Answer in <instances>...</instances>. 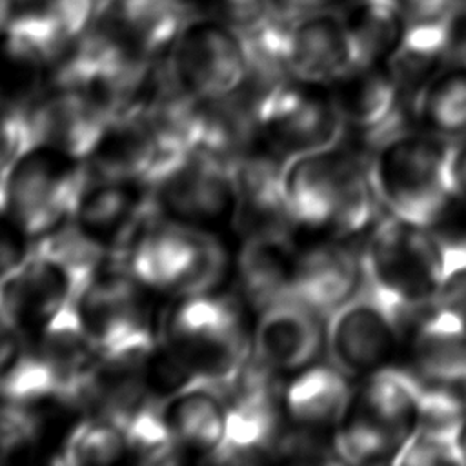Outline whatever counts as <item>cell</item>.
Here are the masks:
<instances>
[{
	"label": "cell",
	"mask_w": 466,
	"mask_h": 466,
	"mask_svg": "<svg viewBox=\"0 0 466 466\" xmlns=\"http://www.w3.org/2000/svg\"><path fill=\"white\" fill-rule=\"evenodd\" d=\"M451 186L455 200L466 206V138L453 142L451 149Z\"/></svg>",
	"instance_id": "obj_40"
},
{
	"label": "cell",
	"mask_w": 466,
	"mask_h": 466,
	"mask_svg": "<svg viewBox=\"0 0 466 466\" xmlns=\"http://www.w3.org/2000/svg\"><path fill=\"white\" fill-rule=\"evenodd\" d=\"M402 313L362 286L328 317L326 351L329 360L353 380L395 366L404 348Z\"/></svg>",
	"instance_id": "obj_11"
},
{
	"label": "cell",
	"mask_w": 466,
	"mask_h": 466,
	"mask_svg": "<svg viewBox=\"0 0 466 466\" xmlns=\"http://www.w3.org/2000/svg\"><path fill=\"white\" fill-rule=\"evenodd\" d=\"M13 9H15L13 0H0V35L4 33L9 20L13 18Z\"/></svg>",
	"instance_id": "obj_41"
},
{
	"label": "cell",
	"mask_w": 466,
	"mask_h": 466,
	"mask_svg": "<svg viewBox=\"0 0 466 466\" xmlns=\"http://www.w3.org/2000/svg\"><path fill=\"white\" fill-rule=\"evenodd\" d=\"M158 333L218 391L229 386L253 357V329L248 306L237 291L213 289L175 299Z\"/></svg>",
	"instance_id": "obj_5"
},
{
	"label": "cell",
	"mask_w": 466,
	"mask_h": 466,
	"mask_svg": "<svg viewBox=\"0 0 466 466\" xmlns=\"http://www.w3.org/2000/svg\"><path fill=\"white\" fill-rule=\"evenodd\" d=\"M31 342L62 406H80L87 380L98 364L100 350L84 326L76 306L58 313L31 337Z\"/></svg>",
	"instance_id": "obj_22"
},
{
	"label": "cell",
	"mask_w": 466,
	"mask_h": 466,
	"mask_svg": "<svg viewBox=\"0 0 466 466\" xmlns=\"http://www.w3.org/2000/svg\"><path fill=\"white\" fill-rule=\"evenodd\" d=\"M164 422L184 461H211L218 451L228 426L224 395L213 386H197L160 404Z\"/></svg>",
	"instance_id": "obj_26"
},
{
	"label": "cell",
	"mask_w": 466,
	"mask_h": 466,
	"mask_svg": "<svg viewBox=\"0 0 466 466\" xmlns=\"http://www.w3.org/2000/svg\"><path fill=\"white\" fill-rule=\"evenodd\" d=\"M151 191L160 215L173 220L211 231L233 222V164L215 155L187 151Z\"/></svg>",
	"instance_id": "obj_13"
},
{
	"label": "cell",
	"mask_w": 466,
	"mask_h": 466,
	"mask_svg": "<svg viewBox=\"0 0 466 466\" xmlns=\"http://www.w3.org/2000/svg\"><path fill=\"white\" fill-rule=\"evenodd\" d=\"M33 238L11 217L5 206H0V280L13 273L31 253Z\"/></svg>",
	"instance_id": "obj_37"
},
{
	"label": "cell",
	"mask_w": 466,
	"mask_h": 466,
	"mask_svg": "<svg viewBox=\"0 0 466 466\" xmlns=\"http://www.w3.org/2000/svg\"><path fill=\"white\" fill-rule=\"evenodd\" d=\"M217 18L233 27L235 31H246L271 15L269 0H213Z\"/></svg>",
	"instance_id": "obj_38"
},
{
	"label": "cell",
	"mask_w": 466,
	"mask_h": 466,
	"mask_svg": "<svg viewBox=\"0 0 466 466\" xmlns=\"http://www.w3.org/2000/svg\"><path fill=\"white\" fill-rule=\"evenodd\" d=\"M364 286L360 251L350 240L313 237L297 244L289 297L300 300L326 320Z\"/></svg>",
	"instance_id": "obj_14"
},
{
	"label": "cell",
	"mask_w": 466,
	"mask_h": 466,
	"mask_svg": "<svg viewBox=\"0 0 466 466\" xmlns=\"http://www.w3.org/2000/svg\"><path fill=\"white\" fill-rule=\"evenodd\" d=\"M157 213L160 211L149 187L87 175L73 224L107 253L120 255L137 231Z\"/></svg>",
	"instance_id": "obj_16"
},
{
	"label": "cell",
	"mask_w": 466,
	"mask_h": 466,
	"mask_svg": "<svg viewBox=\"0 0 466 466\" xmlns=\"http://www.w3.org/2000/svg\"><path fill=\"white\" fill-rule=\"evenodd\" d=\"M324 317L293 297L258 313L253 326V357L279 377H289L320 360L326 350Z\"/></svg>",
	"instance_id": "obj_15"
},
{
	"label": "cell",
	"mask_w": 466,
	"mask_h": 466,
	"mask_svg": "<svg viewBox=\"0 0 466 466\" xmlns=\"http://www.w3.org/2000/svg\"><path fill=\"white\" fill-rule=\"evenodd\" d=\"M149 295L153 293L129 273L122 255H106L75 302L100 353L151 344L157 339Z\"/></svg>",
	"instance_id": "obj_9"
},
{
	"label": "cell",
	"mask_w": 466,
	"mask_h": 466,
	"mask_svg": "<svg viewBox=\"0 0 466 466\" xmlns=\"http://www.w3.org/2000/svg\"><path fill=\"white\" fill-rule=\"evenodd\" d=\"M0 206H4V204H0Z\"/></svg>",
	"instance_id": "obj_44"
},
{
	"label": "cell",
	"mask_w": 466,
	"mask_h": 466,
	"mask_svg": "<svg viewBox=\"0 0 466 466\" xmlns=\"http://www.w3.org/2000/svg\"><path fill=\"white\" fill-rule=\"evenodd\" d=\"M419 428L420 382L395 364L355 382L333 442L342 462L399 464Z\"/></svg>",
	"instance_id": "obj_2"
},
{
	"label": "cell",
	"mask_w": 466,
	"mask_h": 466,
	"mask_svg": "<svg viewBox=\"0 0 466 466\" xmlns=\"http://www.w3.org/2000/svg\"><path fill=\"white\" fill-rule=\"evenodd\" d=\"M269 5L277 16L284 20H295L299 16L329 7V0H269Z\"/></svg>",
	"instance_id": "obj_39"
},
{
	"label": "cell",
	"mask_w": 466,
	"mask_h": 466,
	"mask_svg": "<svg viewBox=\"0 0 466 466\" xmlns=\"http://www.w3.org/2000/svg\"><path fill=\"white\" fill-rule=\"evenodd\" d=\"M282 195L293 228L313 237L351 240L377 220L368 166L340 146L286 158Z\"/></svg>",
	"instance_id": "obj_1"
},
{
	"label": "cell",
	"mask_w": 466,
	"mask_h": 466,
	"mask_svg": "<svg viewBox=\"0 0 466 466\" xmlns=\"http://www.w3.org/2000/svg\"><path fill=\"white\" fill-rule=\"evenodd\" d=\"M293 235H257L242 238L235 258V286L249 311L260 313L289 297L295 258Z\"/></svg>",
	"instance_id": "obj_25"
},
{
	"label": "cell",
	"mask_w": 466,
	"mask_h": 466,
	"mask_svg": "<svg viewBox=\"0 0 466 466\" xmlns=\"http://www.w3.org/2000/svg\"><path fill=\"white\" fill-rule=\"evenodd\" d=\"M337 11L350 33L357 64L386 62L402 38L399 0H344Z\"/></svg>",
	"instance_id": "obj_28"
},
{
	"label": "cell",
	"mask_w": 466,
	"mask_h": 466,
	"mask_svg": "<svg viewBox=\"0 0 466 466\" xmlns=\"http://www.w3.org/2000/svg\"><path fill=\"white\" fill-rule=\"evenodd\" d=\"M328 87L346 127L377 142L397 131L408 98L384 62L357 64Z\"/></svg>",
	"instance_id": "obj_21"
},
{
	"label": "cell",
	"mask_w": 466,
	"mask_h": 466,
	"mask_svg": "<svg viewBox=\"0 0 466 466\" xmlns=\"http://www.w3.org/2000/svg\"><path fill=\"white\" fill-rule=\"evenodd\" d=\"M255 120L260 140L284 160L339 146L346 129L329 87L295 78L260 96Z\"/></svg>",
	"instance_id": "obj_8"
},
{
	"label": "cell",
	"mask_w": 466,
	"mask_h": 466,
	"mask_svg": "<svg viewBox=\"0 0 466 466\" xmlns=\"http://www.w3.org/2000/svg\"><path fill=\"white\" fill-rule=\"evenodd\" d=\"M406 350L408 370L420 382L466 390V329L435 304L420 308Z\"/></svg>",
	"instance_id": "obj_24"
},
{
	"label": "cell",
	"mask_w": 466,
	"mask_h": 466,
	"mask_svg": "<svg viewBox=\"0 0 466 466\" xmlns=\"http://www.w3.org/2000/svg\"><path fill=\"white\" fill-rule=\"evenodd\" d=\"M29 146H33V135L25 107L0 102V204H4L7 173Z\"/></svg>",
	"instance_id": "obj_34"
},
{
	"label": "cell",
	"mask_w": 466,
	"mask_h": 466,
	"mask_svg": "<svg viewBox=\"0 0 466 466\" xmlns=\"http://www.w3.org/2000/svg\"><path fill=\"white\" fill-rule=\"evenodd\" d=\"M284 158L262 140L233 166L235 213L231 228L240 238L257 235H293L282 195Z\"/></svg>",
	"instance_id": "obj_18"
},
{
	"label": "cell",
	"mask_w": 466,
	"mask_h": 466,
	"mask_svg": "<svg viewBox=\"0 0 466 466\" xmlns=\"http://www.w3.org/2000/svg\"><path fill=\"white\" fill-rule=\"evenodd\" d=\"M120 255L149 293L171 299L218 289L229 271V253L217 231L160 213L137 231Z\"/></svg>",
	"instance_id": "obj_4"
},
{
	"label": "cell",
	"mask_w": 466,
	"mask_h": 466,
	"mask_svg": "<svg viewBox=\"0 0 466 466\" xmlns=\"http://www.w3.org/2000/svg\"><path fill=\"white\" fill-rule=\"evenodd\" d=\"M286 62L289 76L329 86L353 66L357 55L337 9H319L289 22Z\"/></svg>",
	"instance_id": "obj_20"
},
{
	"label": "cell",
	"mask_w": 466,
	"mask_h": 466,
	"mask_svg": "<svg viewBox=\"0 0 466 466\" xmlns=\"http://www.w3.org/2000/svg\"><path fill=\"white\" fill-rule=\"evenodd\" d=\"M86 182L84 160L33 144L7 173L4 204L35 242L73 220Z\"/></svg>",
	"instance_id": "obj_7"
},
{
	"label": "cell",
	"mask_w": 466,
	"mask_h": 466,
	"mask_svg": "<svg viewBox=\"0 0 466 466\" xmlns=\"http://www.w3.org/2000/svg\"><path fill=\"white\" fill-rule=\"evenodd\" d=\"M162 402L149 400L138 408L124 424L127 461L140 464H173L184 461L164 422Z\"/></svg>",
	"instance_id": "obj_30"
},
{
	"label": "cell",
	"mask_w": 466,
	"mask_h": 466,
	"mask_svg": "<svg viewBox=\"0 0 466 466\" xmlns=\"http://www.w3.org/2000/svg\"><path fill=\"white\" fill-rule=\"evenodd\" d=\"M191 18L186 0H98L91 25L146 60L167 53Z\"/></svg>",
	"instance_id": "obj_19"
},
{
	"label": "cell",
	"mask_w": 466,
	"mask_h": 466,
	"mask_svg": "<svg viewBox=\"0 0 466 466\" xmlns=\"http://www.w3.org/2000/svg\"><path fill=\"white\" fill-rule=\"evenodd\" d=\"M457 444H459V451H461V457H462V464H466V422H464V426L459 433Z\"/></svg>",
	"instance_id": "obj_42"
},
{
	"label": "cell",
	"mask_w": 466,
	"mask_h": 466,
	"mask_svg": "<svg viewBox=\"0 0 466 466\" xmlns=\"http://www.w3.org/2000/svg\"><path fill=\"white\" fill-rule=\"evenodd\" d=\"M40 435L36 410L0 404V464L27 451Z\"/></svg>",
	"instance_id": "obj_35"
},
{
	"label": "cell",
	"mask_w": 466,
	"mask_h": 466,
	"mask_svg": "<svg viewBox=\"0 0 466 466\" xmlns=\"http://www.w3.org/2000/svg\"><path fill=\"white\" fill-rule=\"evenodd\" d=\"M182 135L147 115H122L109 122L86 158L89 177L126 180L153 189L187 153Z\"/></svg>",
	"instance_id": "obj_12"
},
{
	"label": "cell",
	"mask_w": 466,
	"mask_h": 466,
	"mask_svg": "<svg viewBox=\"0 0 466 466\" xmlns=\"http://www.w3.org/2000/svg\"><path fill=\"white\" fill-rule=\"evenodd\" d=\"M127 461V442L118 422L86 413L82 420L69 428L53 462L58 464H115Z\"/></svg>",
	"instance_id": "obj_29"
},
{
	"label": "cell",
	"mask_w": 466,
	"mask_h": 466,
	"mask_svg": "<svg viewBox=\"0 0 466 466\" xmlns=\"http://www.w3.org/2000/svg\"><path fill=\"white\" fill-rule=\"evenodd\" d=\"M164 58L175 86L195 100L224 98L248 76L242 38L218 18L191 16Z\"/></svg>",
	"instance_id": "obj_10"
},
{
	"label": "cell",
	"mask_w": 466,
	"mask_h": 466,
	"mask_svg": "<svg viewBox=\"0 0 466 466\" xmlns=\"http://www.w3.org/2000/svg\"><path fill=\"white\" fill-rule=\"evenodd\" d=\"M408 44L442 51L448 58V31L466 0H399Z\"/></svg>",
	"instance_id": "obj_31"
},
{
	"label": "cell",
	"mask_w": 466,
	"mask_h": 466,
	"mask_svg": "<svg viewBox=\"0 0 466 466\" xmlns=\"http://www.w3.org/2000/svg\"><path fill=\"white\" fill-rule=\"evenodd\" d=\"M399 464H462V457L459 451V444L455 441L419 431L406 448V451L402 453Z\"/></svg>",
	"instance_id": "obj_36"
},
{
	"label": "cell",
	"mask_w": 466,
	"mask_h": 466,
	"mask_svg": "<svg viewBox=\"0 0 466 466\" xmlns=\"http://www.w3.org/2000/svg\"><path fill=\"white\" fill-rule=\"evenodd\" d=\"M444 238L448 262L433 304L466 329V238Z\"/></svg>",
	"instance_id": "obj_33"
},
{
	"label": "cell",
	"mask_w": 466,
	"mask_h": 466,
	"mask_svg": "<svg viewBox=\"0 0 466 466\" xmlns=\"http://www.w3.org/2000/svg\"><path fill=\"white\" fill-rule=\"evenodd\" d=\"M353 379L329 362H313L282 382L280 406L289 426L333 435L351 391Z\"/></svg>",
	"instance_id": "obj_23"
},
{
	"label": "cell",
	"mask_w": 466,
	"mask_h": 466,
	"mask_svg": "<svg viewBox=\"0 0 466 466\" xmlns=\"http://www.w3.org/2000/svg\"><path fill=\"white\" fill-rule=\"evenodd\" d=\"M146 386L153 400L164 402L177 393L208 384L184 355L158 333L146 359Z\"/></svg>",
	"instance_id": "obj_32"
},
{
	"label": "cell",
	"mask_w": 466,
	"mask_h": 466,
	"mask_svg": "<svg viewBox=\"0 0 466 466\" xmlns=\"http://www.w3.org/2000/svg\"><path fill=\"white\" fill-rule=\"evenodd\" d=\"M25 111L33 144L51 146L84 162L113 120L95 95L71 86H49Z\"/></svg>",
	"instance_id": "obj_17"
},
{
	"label": "cell",
	"mask_w": 466,
	"mask_h": 466,
	"mask_svg": "<svg viewBox=\"0 0 466 466\" xmlns=\"http://www.w3.org/2000/svg\"><path fill=\"white\" fill-rule=\"evenodd\" d=\"M364 286L400 313L435 302L446 262L444 235L388 213L375 220L360 249Z\"/></svg>",
	"instance_id": "obj_6"
},
{
	"label": "cell",
	"mask_w": 466,
	"mask_h": 466,
	"mask_svg": "<svg viewBox=\"0 0 466 466\" xmlns=\"http://www.w3.org/2000/svg\"><path fill=\"white\" fill-rule=\"evenodd\" d=\"M186 2H189V0H186Z\"/></svg>",
	"instance_id": "obj_43"
},
{
	"label": "cell",
	"mask_w": 466,
	"mask_h": 466,
	"mask_svg": "<svg viewBox=\"0 0 466 466\" xmlns=\"http://www.w3.org/2000/svg\"><path fill=\"white\" fill-rule=\"evenodd\" d=\"M410 104L420 129L450 142L466 138V64H446Z\"/></svg>",
	"instance_id": "obj_27"
},
{
	"label": "cell",
	"mask_w": 466,
	"mask_h": 466,
	"mask_svg": "<svg viewBox=\"0 0 466 466\" xmlns=\"http://www.w3.org/2000/svg\"><path fill=\"white\" fill-rule=\"evenodd\" d=\"M453 142L424 129H397L377 142L368 164L379 204L402 220L433 228L455 200Z\"/></svg>",
	"instance_id": "obj_3"
}]
</instances>
